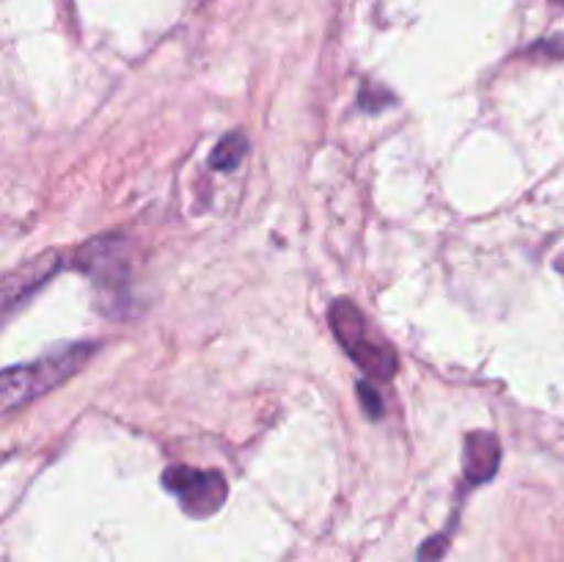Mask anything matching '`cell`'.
Here are the masks:
<instances>
[{"label": "cell", "mask_w": 564, "mask_h": 562, "mask_svg": "<svg viewBox=\"0 0 564 562\" xmlns=\"http://www.w3.org/2000/svg\"><path fill=\"white\" fill-rule=\"evenodd\" d=\"M94 350H97V345H91V342L61 345L44 356L33 358V361L3 369V378H0V408H3V413H14L17 408L39 400L55 386L69 380L94 356Z\"/></svg>", "instance_id": "obj_1"}, {"label": "cell", "mask_w": 564, "mask_h": 562, "mask_svg": "<svg viewBox=\"0 0 564 562\" xmlns=\"http://www.w3.org/2000/svg\"><path fill=\"white\" fill-rule=\"evenodd\" d=\"M163 485L169 494L180 499L182 510L193 518H209L224 507L226 494V479L220 472H204V468L193 466H176L165 468Z\"/></svg>", "instance_id": "obj_2"}, {"label": "cell", "mask_w": 564, "mask_h": 562, "mask_svg": "<svg viewBox=\"0 0 564 562\" xmlns=\"http://www.w3.org/2000/svg\"><path fill=\"white\" fill-rule=\"evenodd\" d=\"M75 264L94 279V284L116 292L127 284V257L124 240L119 237H97L77 251Z\"/></svg>", "instance_id": "obj_3"}, {"label": "cell", "mask_w": 564, "mask_h": 562, "mask_svg": "<svg viewBox=\"0 0 564 562\" xmlns=\"http://www.w3.org/2000/svg\"><path fill=\"white\" fill-rule=\"evenodd\" d=\"M463 472H466L468 485H482L499 472L501 463V444L488 430H474L466 435L463 444Z\"/></svg>", "instance_id": "obj_4"}, {"label": "cell", "mask_w": 564, "mask_h": 562, "mask_svg": "<svg viewBox=\"0 0 564 562\" xmlns=\"http://www.w3.org/2000/svg\"><path fill=\"white\" fill-rule=\"evenodd\" d=\"M58 264L61 262L55 253H44V257H36V259H31V262L20 264L17 270H11V273L3 279L6 312H11L17 303L25 301L33 290H39V287H42L44 281H47L50 275L58 270Z\"/></svg>", "instance_id": "obj_5"}, {"label": "cell", "mask_w": 564, "mask_h": 562, "mask_svg": "<svg viewBox=\"0 0 564 562\" xmlns=\"http://www.w3.org/2000/svg\"><path fill=\"white\" fill-rule=\"evenodd\" d=\"M328 320L330 328H334V336L339 339V345L345 347L347 353H352L364 339H369L367 320H364L361 309L352 301H347V298H339V301L330 306Z\"/></svg>", "instance_id": "obj_6"}, {"label": "cell", "mask_w": 564, "mask_h": 562, "mask_svg": "<svg viewBox=\"0 0 564 562\" xmlns=\"http://www.w3.org/2000/svg\"><path fill=\"white\" fill-rule=\"evenodd\" d=\"M347 356L375 380H391L397 375V364H400V358H397V353L391 350L389 345L375 339H364L361 345L352 353H347Z\"/></svg>", "instance_id": "obj_7"}, {"label": "cell", "mask_w": 564, "mask_h": 562, "mask_svg": "<svg viewBox=\"0 0 564 562\" xmlns=\"http://www.w3.org/2000/svg\"><path fill=\"white\" fill-rule=\"evenodd\" d=\"M246 136L242 132H229V136H224L218 141V147L213 149V154H209V165H213L215 171H235L237 165L242 163V158H246Z\"/></svg>", "instance_id": "obj_8"}, {"label": "cell", "mask_w": 564, "mask_h": 562, "mask_svg": "<svg viewBox=\"0 0 564 562\" xmlns=\"http://www.w3.org/2000/svg\"><path fill=\"white\" fill-rule=\"evenodd\" d=\"M358 400H361L364 413H367L369 419L383 417V395H380L369 380H358Z\"/></svg>", "instance_id": "obj_9"}, {"label": "cell", "mask_w": 564, "mask_h": 562, "mask_svg": "<svg viewBox=\"0 0 564 562\" xmlns=\"http://www.w3.org/2000/svg\"><path fill=\"white\" fill-rule=\"evenodd\" d=\"M446 554V534H435L419 549V562H438Z\"/></svg>", "instance_id": "obj_10"}]
</instances>
